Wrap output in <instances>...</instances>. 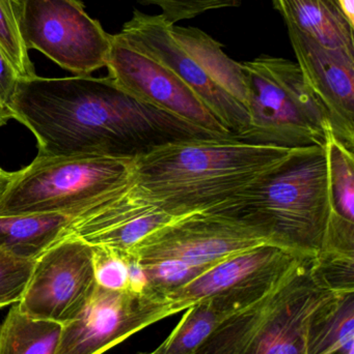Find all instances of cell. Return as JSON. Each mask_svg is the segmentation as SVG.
Wrapping results in <instances>:
<instances>
[{
	"label": "cell",
	"instance_id": "obj_17",
	"mask_svg": "<svg viewBox=\"0 0 354 354\" xmlns=\"http://www.w3.org/2000/svg\"><path fill=\"white\" fill-rule=\"evenodd\" d=\"M274 8L292 25L321 45L354 53V26L338 0H272Z\"/></svg>",
	"mask_w": 354,
	"mask_h": 354
},
{
	"label": "cell",
	"instance_id": "obj_3",
	"mask_svg": "<svg viewBox=\"0 0 354 354\" xmlns=\"http://www.w3.org/2000/svg\"><path fill=\"white\" fill-rule=\"evenodd\" d=\"M211 212L249 223L272 245L316 257L330 214L326 145L305 147L282 167Z\"/></svg>",
	"mask_w": 354,
	"mask_h": 354
},
{
	"label": "cell",
	"instance_id": "obj_12",
	"mask_svg": "<svg viewBox=\"0 0 354 354\" xmlns=\"http://www.w3.org/2000/svg\"><path fill=\"white\" fill-rule=\"evenodd\" d=\"M176 314L172 304L160 293L135 295L97 286L82 312L62 326L55 354H103Z\"/></svg>",
	"mask_w": 354,
	"mask_h": 354
},
{
	"label": "cell",
	"instance_id": "obj_27",
	"mask_svg": "<svg viewBox=\"0 0 354 354\" xmlns=\"http://www.w3.org/2000/svg\"><path fill=\"white\" fill-rule=\"evenodd\" d=\"M125 257L128 266V291L135 295H143L149 287L145 268L130 254L125 253Z\"/></svg>",
	"mask_w": 354,
	"mask_h": 354
},
{
	"label": "cell",
	"instance_id": "obj_16",
	"mask_svg": "<svg viewBox=\"0 0 354 354\" xmlns=\"http://www.w3.org/2000/svg\"><path fill=\"white\" fill-rule=\"evenodd\" d=\"M330 214L318 255L354 257V151L330 132L326 139Z\"/></svg>",
	"mask_w": 354,
	"mask_h": 354
},
{
	"label": "cell",
	"instance_id": "obj_30",
	"mask_svg": "<svg viewBox=\"0 0 354 354\" xmlns=\"http://www.w3.org/2000/svg\"><path fill=\"white\" fill-rule=\"evenodd\" d=\"M10 118H12L10 110L0 104V127L4 126Z\"/></svg>",
	"mask_w": 354,
	"mask_h": 354
},
{
	"label": "cell",
	"instance_id": "obj_26",
	"mask_svg": "<svg viewBox=\"0 0 354 354\" xmlns=\"http://www.w3.org/2000/svg\"><path fill=\"white\" fill-rule=\"evenodd\" d=\"M18 83L16 72L0 50V104L8 110L16 95Z\"/></svg>",
	"mask_w": 354,
	"mask_h": 354
},
{
	"label": "cell",
	"instance_id": "obj_29",
	"mask_svg": "<svg viewBox=\"0 0 354 354\" xmlns=\"http://www.w3.org/2000/svg\"><path fill=\"white\" fill-rule=\"evenodd\" d=\"M12 174H10V172L0 168V200H1L4 193H6L10 180H12Z\"/></svg>",
	"mask_w": 354,
	"mask_h": 354
},
{
	"label": "cell",
	"instance_id": "obj_23",
	"mask_svg": "<svg viewBox=\"0 0 354 354\" xmlns=\"http://www.w3.org/2000/svg\"><path fill=\"white\" fill-rule=\"evenodd\" d=\"M93 248L97 285L112 291H128V266L125 253L104 247Z\"/></svg>",
	"mask_w": 354,
	"mask_h": 354
},
{
	"label": "cell",
	"instance_id": "obj_8",
	"mask_svg": "<svg viewBox=\"0 0 354 354\" xmlns=\"http://www.w3.org/2000/svg\"><path fill=\"white\" fill-rule=\"evenodd\" d=\"M270 243L249 223L218 212H191L153 231L131 251L143 266L175 263L206 270L227 258Z\"/></svg>",
	"mask_w": 354,
	"mask_h": 354
},
{
	"label": "cell",
	"instance_id": "obj_6",
	"mask_svg": "<svg viewBox=\"0 0 354 354\" xmlns=\"http://www.w3.org/2000/svg\"><path fill=\"white\" fill-rule=\"evenodd\" d=\"M241 64L249 128L239 140L288 149L326 145L332 124L297 62L261 55Z\"/></svg>",
	"mask_w": 354,
	"mask_h": 354
},
{
	"label": "cell",
	"instance_id": "obj_2",
	"mask_svg": "<svg viewBox=\"0 0 354 354\" xmlns=\"http://www.w3.org/2000/svg\"><path fill=\"white\" fill-rule=\"evenodd\" d=\"M303 149L245 142L233 136L170 141L133 161L131 185L141 197L174 216L212 212Z\"/></svg>",
	"mask_w": 354,
	"mask_h": 354
},
{
	"label": "cell",
	"instance_id": "obj_22",
	"mask_svg": "<svg viewBox=\"0 0 354 354\" xmlns=\"http://www.w3.org/2000/svg\"><path fill=\"white\" fill-rule=\"evenodd\" d=\"M21 0H0V50L12 64L19 80L37 76L29 50L21 37Z\"/></svg>",
	"mask_w": 354,
	"mask_h": 354
},
{
	"label": "cell",
	"instance_id": "obj_5",
	"mask_svg": "<svg viewBox=\"0 0 354 354\" xmlns=\"http://www.w3.org/2000/svg\"><path fill=\"white\" fill-rule=\"evenodd\" d=\"M313 258L301 260L265 297L229 316L193 354H308L314 322L340 297L314 272Z\"/></svg>",
	"mask_w": 354,
	"mask_h": 354
},
{
	"label": "cell",
	"instance_id": "obj_7",
	"mask_svg": "<svg viewBox=\"0 0 354 354\" xmlns=\"http://www.w3.org/2000/svg\"><path fill=\"white\" fill-rule=\"evenodd\" d=\"M133 161L37 153L24 169L12 174L0 200V216L62 214L75 218L128 187Z\"/></svg>",
	"mask_w": 354,
	"mask_h": 354
},
{
	"label": "cell",
	"instance_id": "obj_18",
	"mask_svg": "<svg viewBox=\"0 0 354 354\" xmlns=\"http://www.w3.org/2000/svg\"><path fill=\"white\" fill-rule=\"evenodd\" d=\"M73 218L62 214L0 216V251L18 259L35 261L64 239Z\"/></svg>",
	"mask_w": 354,
	"mask_h": 354
},
{
	"label": "cell",
	"instance_id": "obj_13",
	"mask_svg": "<svg viewBox=\"0 0 354 354\" xmlns=\"http://www.w3.org/2000/svg\"><path fill=\"white\" fill-rule=\"evenodd\" d=\"M106 68L109 72L108 77L139 101L214 136L235 137L176 73L131 47L116 35Z\"/></svg>",
	"mask_w": 354,
	"mask_h": 354
},
{
	"label": "cell",
	"instance_id": "obj_25",
	"mask_svg": "<svg viewBox=\"0 0 354 354\" xmlns=\"http://www.w3.org/2000/svg\"><path fill=\"white\" fill-rule=\"evenodd\" d=\"M312 268L318 278L337 295L354 292V257L317 255Z\"/></svg>",
	"mask_w": 354,
	"mask_h": 354
},
{
	"label": "cell",
	"instance_id": "obj_14",
	"mask_svg": "<svg viewBox=\"0 0 354 354\" xmlns=\"http://www.w3.org/2000/svg\"><path fill=\"white\" fill-rule=\"evenodd\" d=\"M286 25L308 86L326 109L336 138L354 151V53L326 47Z\"/></svg>",
	"mask_w": 354,
	"mask_h": 354
},
{
	"label": "cell",
	"instance_id": "obj_31",
	"mask_svg": "<svg viewBox=\"0 0 354 354\" xmlns=\"http://www.w3.org/2000/svg\"><path fill=\"white\" fill-rule=\"evenodd\" d=\"M137 1H139L143 4H153L154 6L158 0H137Z\"/></svg>",
	"mask_w": 354,
	"mask_h": 354
},
{
	"label": "cell",
	"instance_id": "obj_9",
	"mask_svg": "<svg viewBox=\"0 0 354 354\" xmlns=\"http://www.w3.org/2000/svg\"><path fill=\"white\" fill-rule=\"evenodd\" d=\"M21 37L75 76L106 66L114 35L91 18L81 0H21Z\"/></svg>",
	"mask_w": 354,
	"mask_h": 354
},
{
	"label": "cell",
	"instance_id": "obj_15",
	"mask_svg": "<svg viewBox=\"0 0 354 354\" xmlns=\"http://www.w3.org/2000/svg\"><path fill=\"white\" fill-rule=\"evenodd\" d=\"M180 216L153 205L130 183L122 191L75 216L64 236L76 237L91 247L128 253L153 231Z\"/></svg>",
	"mask_w": 354,
	"mask_h": 354
},
{
	"label": "cell",
	"instance_id": "obj_28",
	"mask_svg": "<svg viewBox=\"0 0 354 354\" xmlns=\"http://www.w3.org/2000/svg\"><path fill=\"white\" fill-rule=\"evenodd\" d=\"M343 14L354 26V0H338Z\"/></svg>",
	"mask_w": 354,
	"mask_h": 354
},
{
	"label": "cell",
	"instance_id": "obj_1",
	"mask_svg": "<svg viewBox=\"0 0 354 354\" xmlns=\"http://www.w3.org/2000/svg\"><path fill=\"white\" fill-rule=\"evenodd\" d=\"M10 112L41 155L135 160L170 141L218 137L131 97L109 77L19 80Z\"/></svg>",
	"mask_w": 354,
	"mask_h": 354
},
{
	"label": "cell",
	"instance_id": "obj_4",
	"mask_svg": "<svg viewBox=\"0 0 354 354\" xmlns=\"http://www.w3.org/2000/svg\"><path fill=\"white\" fill-rule=\"evenodd\" d=\"M116 37L176 73L216 120L237 138L249 128L242 64L222 45L195 27L179 26L161 14L133 10Z\"/></svg>",
	"mask_w": 354,
	"mask_h": 354
},
{
	"label": "cell",
	"instance_id": "obj_32",
	"mask_svg": "<svg viewBox=\"0 0 354 354\" xmlns=\"http://www.w3.org/2000/svg\"><path fill=\"white\" fill-rule=\"evenodd\" d=\"M143 354H150V353H143Z\"/></svg>",
	"mask_w": 354,
	"mask_h": 354
},
{
	"label": "cell",
	"instance_id": "obj_20",
	"mask_svg": "<svg viewBox=\"0 0 354 354\" xmlns=\"http://www.w3.org/2000/svg\"><path fill=\"white\" fill-rule=\"evenodd\" d=\"M170 336L150 354H193L233 312L222 301L206 299L185 310Z\"/></svg>",
	"mask_w": 354,
	"mask_h": 354
},
{
	"label": "cell",
	"instance_id": "obj_19",
	"mask_svg": "<svg viewBox=\"0 0 354 354\" xmlns=\"http://www.w3.org/2000/svg\"><path fill=\"white\" fill-rule=\"evenodd\" d=\"M62 324L35 319L16 304L0 324V354H55Z\"/></svg>",
	"mask_w": 354,
	"mask_h": 354
},
{
	"label": "cell",
	"instance_id": "obj_24",
	"mask_svg": "<svg viewBox=\"0 0 354 354\" xmlns=\"http://www.w3.org/2000/svg\"><path fill=\"white\" fill-rule=\"evenodd\" d=\"M35 261L21 260L0 251V309L20 301Z\"/></svg>",
	"mask_w": 354,
	"mask_h": 354
},
{
	"label": "cell",
	"instance_id": "obj_11",
	"mask_svg": "<svg viewBox=\"0 0 354 354\" xmlns=\"http://www.w3.org/2000/svg\"><path fill=\"white\" fill-rule=\"evenodd\" d=\"M97 286L93 248L64 236L35 260L16 305L30 317L64 326L82 312Z\"/></svg>",
	"mask_w": 354,
	"mask_h": 354
},
{
	"label": "cell",
	"instance_id": "obj_10",
	"mask_svg": "<svg viewBox=\"0 0 354 354\" xmlns=\"http://www.w3.org/2000/svg\"><path fill=\"white\" fill-rule=\"evenodd\" d=\"M307 257L266 243L210 266L164 297L177 313L206 299H218L236 313L265 297Z\"/></svg>",
	"mask_w": 354,
	"mask_h": 354
},
{
	"label": "cell",
	"instance_id": "obj_21",
	"mask_svg": "<svg viewBox=\"0 0 354 354\" xmlns=\"http://www.w3.org/2000/svg\"><path fill=\"white\" fill-rule=\"evenodd\" d=\"M308 354H354V292L340 295L316 319Z\"/></svg>",
	"mask_w": 354,
	"mask_h": 354
}]
</instances>
